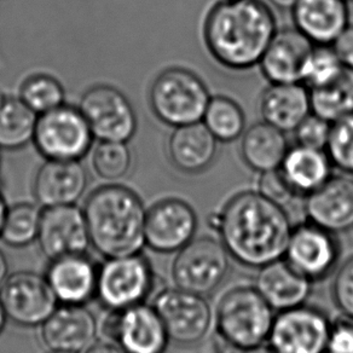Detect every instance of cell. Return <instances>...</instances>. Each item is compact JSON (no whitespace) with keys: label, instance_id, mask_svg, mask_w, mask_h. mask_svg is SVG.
Wrapping results in <instances>:
<instances>
[{"label":"cell","instance_id":"18","mask_svg":"<svg viewBox=\"0 0 353 353\" xmlns=\"http://www.w3.org/2000/svg\"><path fill=\"white\" fill-rule=\"evenodd\" d=\"M88 184V171L81 162L48 160L35 174L33 194L44 208L75 205Z\"/></svg>","mask_w":353,"mask_h":353},{"label":"cell","instance_id":"4","mask_svg":"<svg viewBox=\"0 0 353 353\" xmlns=\"http://www.w3.org/2000/svg\"><path fill=\"white\" fill-rule=\"evenodd\" d=\"M213 314L221 340L236 351H248L266 345L276 312L254 285H237L221 295Z\"/></svg>","mask_w":353,"mask_h":353},{"label":"cell","instance_id":"49","mask_svg":"<svg viewBox=\"0 0 353 353\" xmlns=\"http://www.w3.org/2000/svg\"><path fill=\"white\" fill-rule=\"evenodd\" d=\"M325 353H328V352H325Z\"/></svg>","mask_w":353,"mask_h":353},{"label":"cell","instance_id":"17","mask_svg":"<svg viewBox=\"0 0 353 353\" xmlns=\"http://www.w3.org/2000/svg\"><path fill=\"white\" fill-rule=\"evenodd\" d=\"M306 221L335 235L353 229V178L332 176L316 192L305 197Z\"/></svg>","mask_w":353,"mask_h":353},{"label":"cell","instance_id":"3","mask_svg":"<svg viewBox=\"0 0 353 353\" xmlns=\"http://www.w3.org/2000/svg\"><path fill=\"white\" fill-rule=\"evenodd\" d=\"M83 213L91 245L104 258L142 252L147 210L131 189L118 184L96 189L86 199Z\"/></svg>","mask_w":353,"mask_h":353},{"label":"cell","instance_id":"42","mask_svg":"<svg viewBox=\"0 0 353 353\" xmlns=\"http://www.w3.org/2000/svg\"><path fill=\"white\" fill-rule=\"evenodd\" d=\"M8 276H9V263L3 250H0V290L8 279Z\"/></svg>","mask_w":353,"mask_h":353},{"label":"cell","instance_id":"6","mask_svg":"<svg viewBox=\"0 0 353 353\" xmlns=\"http://www.w3.org/2000/svg\"><path fill=\"white\" fill-rule=\"evenodd\" d=\"M171 275L174 285L196 294H211L230 271L231 256L219 239L195 237L176 253Z\"/></svg>","mask_w":353,"mask_h":353},{"label":"cell","instance_id":"37","mask_svg":"<svg viewBox=\"0 0 353 353\" xmlns=\"http://www.w3.org/2000/svg\"><path fill=\"white\" fill-rule=\"evenodd\" d=\"M330 128L332 123L316 114L311 113L294 131L296 144L325 150Z\"/></svg>","mask_w":353,"mask_h":353},{"label":"cell","instance_id":"48","mask_svg":"<svg viewBox=\"0 0 353 353\" xmlns=\"http://www.w3.org/2000/svg\"><path fill=\"white\" fill-rule=\"evenodd\" d=\"M346 1L348 3V1H353V0H346Z\"/></svg>","mask_w":353,"mask_h":353},{"label":"cell","instance_id":"13","mask_svg":"<svg viewBox=\"0 0 353 353\" xmlns=\"http://www.w3.org/2000/svg\"><path fill=\"white\" fill-rule=\"evenodd\" d=\"M283 258L300 275L314 283L336 270L340 243L335 234L306 221L293 226Z\"/></svg>","mask_w":353,"mask_h":353},{"label":"cell","instance_id":"33","mask_svg":"<svg viewBox=\"0 0 353 353\" xmlns=\"http://www.w3.org/2000/svg\"><path fill=\"white\" fill-rule=\"evenodd\" d=\"M92 166L104 181L115 182L128 174L132 167V152L128 143L101 142L94 148Z\"/></svg>","mask_w":353,"mask_h":353},{"label":"cell","instance_id":"12","mask_svg":"<svg viewBox=\"0 0 353 353\" xmlns=\"http://www.w3.org/2000/svg\"><path fill=\"white\" fill-rule=\"evenodd\" d=\"M0 303L9 321L25 328L41 327L59 306L46 277L32 271L8 276L0 290Z\"/></svg>","mask_w":353,"mask_h":353},{"label":"cell","instance_id":"19","mask_svg":"<svg viewBox=\"0 0 353 353\" xmlns=\"http://www.w3.org/2000/svg\"><path fill=\"white\" fill-rule=\"evenodd\" d=\"M45 277L61 304L86 305L97 295L99 268L86 254L51 260Z\"/></svg>","mask_w":353,"mask_h":353},{"label":"cell","instance_id":"9","mask_svg":"<svg viewBox=\"0 0 353 353\" xmlns=\"http://www.w3.org/2000/svg\"><path fill=\"white\" fill-rule=\"evenodd\" d=\"M152 306L161 317L168 338L178 345L200 343L214 323V314L206 296L178 287L162 290Z\"/></svg>","mask_w":353,"mask_h":353},{"label":"cell","instance_id":"45","mask_svg":"<svg viewBox=\"0 0 353 353\" xmlns=\"http://www.w3.org/2000/svg\"><path fill=\"white\" fill-rule=\"evenodd\" d=\"M8 321H9V319H8V316H6V310H4L3 305L0 303V335L4 332Z\"/></svg>","mask_w":353,"mask_h":353},{"label":"cell","instance_id":"21","mask_svg":"<svg viewBox=\"0 0 353 353\" xmlns=\"http://www.w3.org/2000/svg\"><path fill=\"white\" fill-rule=\"evenodd\" d=\"M170 338L152 305H136L120 312L117 343L123 353H165Z\"/></svg>","mask_w":353,"mask_h":353},{"label":"cell","instance_id":"29","mask_svg":"<svg viewBox=\"0 0 353 353\" xmlns=\"http://www.w3.org/2000/svg\"><path fill=\"white\" fill-rule=\"evenodd\" d=\"M312 113L335 123L353 113V70L345 67L338 78L310 90Z\"/></svg>","mask_w":353,"mask_h":353},{"label":"cell","instance_id":"24","mask_svg":"<svg viewBox=\"0 0 353 353\" xmlns=\"http://www.w3.org/2000/svg\"><path fill=\"white\" fill-rule=\"evenodd\" d=\"M259 110L265 123L294 132L312 113L310 90L301 83H271L260 97Z\"/></svg>","mask_w":353,"mask_h":353},{"label":"cell","instance_id":"31","mask_svg":"<svg viewBox=\"0 0 353 353\" xmlns=\"http://www.w3.org/2000/svg\"><path fill=\"white\" fill-rule=\"evenodd\" d=\"M41 211L33 203H17L9 207L0 240L12 248H22L38 240Z\"/></svg>","mask_w":353,"mask_h":353},{"label":"cell","instance_id":"27","mask_svg":"<svg viewBox=\"0 0 353 353\" xmlns=\"http://www.w3.org/2000/svg\"><path fill=\"white\" fill-rule=\"evenodd\" d=\"M241 138V157L259 174L279 170L290 148L285 133L265 121L250 126Z\"/></svg>","mask_w":353,"mask_h":353},{"label":"cell","instance_id":"30","mask_svg":"<svg viewBox=\"0 0 353 353\" xmlns=\"http://www.w3.org/2000/svg\"><path fill=\"white\" fill-rule=\"evenodd\" d=\"M202 123L218 142H232L242 137L245 131V113L240 104L225 96L212 97Z\"/></svg>","mask_w":353,"mask_h":353},{"label":"cell","instance_id":"2","mask_svg":"<svg viewBox=\"0 0 353 353\" xmlns=\"http://www.w3.org/2000/svg\"><path fill=\"white\" fill-rule=\"evenodd\" d=\"M275 15L261 0H221L203 27L207 49L226 68L258 65L277 32Z\"/></svg>","mask_w":353,"mask_h":353},{"label":"cell","instance_id":"35","mask_svg":"<svg viewBox=\"0 0 353 353\" xmlns=\"http://www.w3.org/2000/svg\"><path fill=\"white\" fill-rule=\"evenodd\" d=\"M325 152L333 167L353 176V113L332 123Z\"/></svg>","mask_w":353,"mask_h":353},{"label":"cell","instance_id":"14","mask_svg":"<svg viewBox=\"0 0 353 353\" xmlns=\"http://www.w3.org/2000/svg\"><path fill=\"white\" fill-rule=\"evenodd\" d=\"M199 219L195 210L181 199H165L147 210L144 240L150 250L171 254L196 237Z\"/></svg>","mask_w":353,"mask_h":353},{"label":"cell","instance_id":"26","mask_svg":"<svg viewBox=\"0 0 353 353\" xmlns=\"http://www.w3.org/2000/svg\"><path fill=\"white\" fill-rule=\"evenodd\" d=\"M280 171L295 196L306 197L333 176V163L325 150L296 144L290 148Z\"/></svg>","mask_w":353,"mask_h":353},{"label":"cell","instance_id":"25","mask_svg":"<svg viewBox=\"0 0 353 353\" xmlns=\"http://www.w3.org/2000/svg\"><path fill=\"white\" fill-rule=\"evenodd\" d=\"M216 152L218 141L202 121L174 128L167 142L172 165L187 174L206 171L216 160Z\"/></svg>","mask_w":353,"mask_h":353},{"label":"cell","instance_id":"46","mask_svg":"<svg viewBox=\"0 0 353 353\" xmlns=\"http://www.w3.org/2000/svg\"><path fill=\"white\" fill-rule=\"evenodd\" d=\"M240 353H275L268 345H263L260 347L248 350V351H239Z\"/></svg>","mask_w":353,"mask_h":353},{"label":"cell","instance_id":"41","mask_svg":"<svg viewBox=\"0 0 353 353\" xmlns=\"http://www.w3.org/2000/svg\"><path fill=\"white\" fill-rule=\"evenodd\" d=\"M85 353H123L118 343L103 339V340H94L85 351Z\"/></svg>","mask_w":353,"mask_h":353},{"label":"cell","instance_id":"5","mask_svg":"<svg viewBox=\"0 0 353 353\" xmlns=\"http://www.w3.org/2000/svg\"><path fill=\"white\" fill-rule=\"evenodd\" d=\"M211 99L202 79L179 67L165 69L149 90L152 113L173 128L202 121Z\"/></svg>","mask_w":353,"mask_h":353},{"label":"cell","instance_id":"38","mask_svg":"<svg viewBox=\"0 0 353 353\" xmlns=\"http://www.w3.org/2000/svg\"><path fill=\"white\" fill-rule=\"evenodd\" d=\"M258 192L283 207L287 202H290L295 197L294 192H292L290 185L282 176L280 168L260 173Z\"/></svg>","mask_w":353,"mask_h":353},{"label":"cell","instance_id":"11","mask_svg":"<svg viewBox=\"0 0 353 353\" xmlns=\"http://www.w3.org/2000/svg\"><path fill=\"white\" fill-rule=\"evenodd\" d=\"M332 321L304 304L276 312L266 345L275 353H325Z\"/></svg>","mask_w":353,"mask_h":353},{"label":"cell","instance_id":"15","mask_svg":"<svg viewBox=\"0 0 353 353\" xmlns=\"http://www.w3.org/2000/svg\"><path fill=\"white\" fill-rule=\"evenodd\" d=\"M37 242L50 260L86 254L91 240L83 210L77 205L44 208Z\"/></svg>","mask_w":353,"mask_h":353},{"label":"cell","instance_id":"32","mask_svg":"<svg viewBox=\"0 0 353 353\" xmlns=\"http://www.w3.org/2000/svg\"><path fill=\"white\" fill-rule=\"evenodd\" d=\"M20 99L37 115H41L64 104V88L49 74H35L21 85Z\"/></svg>","mask_w":353,"mask_h":353},{"label":"cell","instance_id":"16","mask_svg":"<svg viewBox=\"0 0 353 353\" xmlns=\"http://www.w3.org/2000/svg\"><path fill=\"white\" fill-rule=\"evenodd\" d=\"M97 321L85 305H59L41 324V340L50 352H83L97 336Z\"/></svg>","mask_w":353,"mask_h":353},{"label":"cell","instance_id":"7","mask_svg":"<svg viewBox=\"0 0 353 353\" xmlns=\"http://www.w3.org/2000/svg\"><path fill=\"white\" fill-rule=\"evenodd\" d=\"M94 138L80 109L62 104L38 115L33 143L46 160L80 161L91 150Z\"/></svg>","mask_w":353,"mask_h":353},{"label":"cell","instance_id":"43","mask_svg":"<svg viewBox=\"0 0 353 353\" xmlns=\"http://www.w3.org/2000/svg\"><path fill=\"white\" fill-rule=\"evenodd\" d=\"M271 6H275L279 10H293L298 0H268Z\"/></svg>","mask_w":353,"mask_h":353},{"label":"cell","instance_id":"39","mask_svg":"<svg viewBox=\"0 0 353 353\" xmlns=\"http://www.w3.org/2000/svg\"><path fill=\"white\" fill-rule=\"evenodd\" d=\"M328 353H353V319L341 314L330 324Z\"/></svg>","mask_w":353,"mask_h":353},{"label":"cell","instance_id":"47","mask_svg":"<svg viewBox=\"0 0 353 353\" xmlns=\"http://www.w3.org/2000/svg\"><path fill=\"white\" fill-rule=\"evenodd\" d=\"M50 353H70V352H50Z\"/></svg>","mask_w":353,"mask_h":353},{"label":"cell","instance_id":"28","mask_svg":"<svg viewBox=\"0 0 353 353\" xmlns=\"http://www.w3.org/2000/svg\"><path fill=\"white\" fill-rule=\"evenodd\" d=\"M37 120L20 97L0 91V149L17 150L33 142Z\"/></svg>","mask_w":353,"mask_h":353},{"label":"cell","instance_id":"40","mask_svg":"<svg viewBox=\"0 0 353 353\" xmlns=\"http://www.w3.org/2000/svg\"><path fill=\"white\" fill-rule=\"evenodd\" d=\"M332 48L343 67L353 70V26H347L332 44Z\"/></svg>","mask_w":353,"mask_h":353},{"label":"cell","instance_id":"44","mask_svg":"<svg viewBox=\"0 0 353 353\" xmlns=\"http://www.w3.org/2000/svg\"><path fill=\"white\" fill-rule=\"evenodd\" d=\"M8 211H9L8 202H6L3 192H0V235H1V230H3V226H4V221H6Z\"/></svg>","mask_w":353,"mask_h":353},{"label":"cell","instance_id":"23","mask_svg":"<svg viewBox=\"0 0 353 353\" xmlns=\"http://www.w3.org/2000/svg\"><path fill=\"white\" fill-rule=\"evenodd\" d=\"M295 28L314 45H332L347 28L346 0H298L293 8Z\"/></svg>","mask_w":353,"mask_h":353},{"label":"cell","instance_id":"36","mask_svg":"<svg viewBox=\"0 0 353 353\" xmlns=\"http://www.w3.org/2000/svg\"><path fill=\"white\" fill-rule=\"evenodd\" d=\"M332 294L341 314L353 319V255L338 266L332 285Z\"/></svg>","mask_w":353,"mask_h":353},{"label":"cell","instance_id":"20","mask_svg":"<svg viewBox=\"0 0 353 353\" xmlns=\"http://www.w3.org/2000/svg\"><path fill=\"white\" fill-rule=\"evenodd\" d=\"M314 46L296 28L277 30L258 65L271 83H301L305 63Z\"/></svg>","mask_w":353,"mask_h":353},{"label":"cell","instance_id":"34","mask_svg":"<svg viewBox=\"0 0 353 353\" xmlns=\"http://www.w3.org/2000/svg\"><path fill=\"white\" fill-rule=\"evenodd\" d=\"M343 68L332 45H314L305 63L301 83L309 90L322 88L338 78Z\"/></svg>","mask_w":353,"mask_h":353},{"label":"cell","instance_id":"8","mask_svg":"<svg viewBox=\"0 0 353 353\" xmlns=\"http://www.w3.org/2000/svg\"><path fill=\"white\" fill-rule=\"evenodd\" d=\"M154 271L142 254L108 258L99 268L97 295L108 310H126L145 303L154 290Z\"/></svg>","mask_w":353,"mask_h":353},{"label":"cell","instance_id":"22","mask_svg":"<svg viewBox=\"0 0 353 353\" xmlns=\"http://www.w3.org/2000/svg\"><path fill=\"white\" fill-rule=\"evenodd\" d=\"M312 285L282 258L258 269L254 287L271 309L281 312L306 304Z\"/></svg>","mask_w":353,"mask_h":353},{"label":"cell","instance_id":"10","mask_svg":"<svg viewBox=\"0 0 353 353\" xmlns=\"http://www.w3.org/2000/svg\"><path fill=\"white\" fill-rule=\"evenodd\" d=\"M79 109L94 138L101 142L128 143L137 131V114L118 88L96 85L83 94Z\"/></svg>","mask_w":353,"mask_h":353},{"label":"cell","instance_id":"1","mask_svg":"<svg viewBox=\"0 0 353 353\" xmlns=\"http://www.w3.org/2000/svg\"><path fill=\"white\" fill-rule=\"evenodd\" d=\"M213 224L231 259L250 269L282 259L293 229L285 207L258 190L231 197Z\"/></svg>","mask_w":353,"mask_h":353}]
</instances>
